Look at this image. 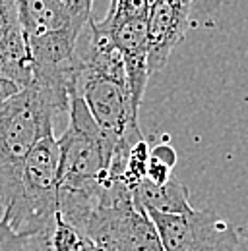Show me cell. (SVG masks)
Masks as SVG:
<instances>
[{
    "mask_svg": "<svg viewBox=\"0 0 248 251\" xmlns=\"http://www.w3.org/2000/svg\"><path fill=\"white\" fill-rule=\"evenodd\" d=\"M31 56L16 0H0V79L22 89L31 83Z\"/></svg>",
    "mask_w": 248,
    "mask_h": 251,
    "instance_id": "cell-10",
    "label": "cell"
},
{
    "mask_svg": "<svg viewBox=\"0 0 248 251\" xmlns=\"http://www.w3.org/2000/svg\"><path fill=\"white\" fill-rule=\"evenodd\" d=\"M20 91H22L20 85H16V83H12V81L0 79V108H2V104H4L6 100H10L14 95H18Z\"/></svg>",
    "mask_w": 248,
    "mask_h": 251,
    "instance_id": "cell-13",
    "label": "cell"
},
{
    "mask_svg": "<svg viewBox=\"0 0 248 251\" xmlns=\"http://www.w3.org/2000/svg\"><path fill=\"white\" fill-rule=\"evenodd\" d=\"M59 149L57 213L84 232L92 213L99 207L103 193L109 188V170L117 147L95 124L76 91H72L70 97L68 127L59 139Z\"/></svg>",
    "mask_w": 248,
    "mask_h": 251,
    "instance_id": "cell-2",
    "label": "cell"
},
{
    "mask_svg": "<svg viewBox=\"0 0 248 251\" xmlns=\"http://www.w3.org/2000/svg\"><path fill=\"white\" fill-rule=\"evenodd\" d=\"M86 251H103V250H101V248H97L95 244H92V242H90V244H88V248H86Z\"/></svg>",
    "mask_w": 248,
    "mask_h": 251,
    "instance_id": "cell-14",
    "label": "cell"
},
{
    "mask_svg": "<svg viewBox=\"0 0 248 251\" xmlns=\"http://www.w3.org/2000/svg\"><path fill=\"white\" fill-rule=\"evenodd\" d=\"M148 0H115L109 6L107 16L101 22L95 20L121 54L128 95L136 114L140 112L146 85L152 75L148 68Z\"/></svg>",
    "mask_w": 248,
    "mask_h": 251,
    "instance_id": "cell-6",
    "label": "cell"
},
{
    "mask_svg": "<svg viewBox=\"0 0 248 251\" xmlns=\"http://www.w3.org/2000/svg\"><path fill=\"white\" fill-rule=\"evenodd\" d=\"M134 205L146 213L161 215H185L192 211L188 188L175 176L163 186L144 180L134 191Z\"/></svg>",
    "mask_w": 248,
    "mask_h": 251,
    "instance_id": "cell-11",
    "label": "cell"
},
{
    "mask_svg": "<svg viewBox=\"0 0 248 251\" xmlns=\"http://www.w3.org/2000/svg\"><path fill=\"white\" fill-rule=\"evenodd\" d=\"M0 251H30V236L18 234L0 207Z\"/></svg>",
    "mask_w": 248,
    "mask_h": 251,
    "instance_id": "cell-12",
    "label": "cell"
},
{
    "mask_svg": "<svg viewBox=\"0 0 248 251\" xmlns=\"http://www.w3.org/2000/svg\"><path fill=\"white\" fill-rule=\"evenodd\" d=\"M163 251H239L241 232L212 209H192L185 215L148 213Z\"/></svg>",
    "mask_w": 248,
    "mask_h": 251,
    "instance_id": "cell-7",
    "label": "cell"
},
{
    "mask_svg": "<svg viewBox=\"0 0 248 251\" xmlns=\"http://www.w3.org/2000/svg\"><path fill=\"white\" fill-rule=\"evenodd\" d=\"M241 234H245V236H248V224L245 226V228H243V232H241Z\"/></svg>",
    "mask_w": 248,
    "mask_h": 251,
    "instance_id": "cell-15",
    "label": "cell"
},
{
    "mask_svg": "<svg viewBox=\"0 0 248 251\" xmlns=\"http://www.w3.org/2000/svg\"><path fill=\"white\" fill-rule=\"evenodd\" d=\"M68 104L51 91L31 81L0 108V207L4 213L20 193L22 168L31 149L49 133H55V120L68 112Z\"/></svg>",
    "mask_w": 248,
    "mask_h": 251,
    "instance_id": "cell-4",
    "label": "cell"
},
{
    "mask_svg": "<svg viewBox=\"0 0 248 251\" xmlns=\"http://www.w3.org/2000/svg\"><path fill=\"white\" fill-rule=\"evenodd\" d=\"M88 49L78 52L74 91L88 106L95 124L119 147L142 139L138 114L132 108L126 74L117 47L92 18Z\"/></svg>",
    "mask_w": 248,
    "mask_h": 251,
    "instance_id": "cell-3",
    "label": "cell"
},
{
    "mask_svg": "<svg viewBox=\"0 0 248 251\" xmlns=\"http://www.w3.org/2000/svg\"><path fill=\"white\" fill-rule=\"evenodd\" d=\"M59 139L49 133L26 158L18 199L4 213L18 234L31 236L55 219L59 211Z\"/></svg>",
    "mask_w": 248,
    "mask_h": 251,
    "instance_id": "cell-5",
    "label": "cell"
},
{
    "mask_svg": "<svg viewBox=\"0 0 248 251\" xmlns=\"http://www.w3.org/2000/svg\"><path fill=\"white\" fill-rule=\"evenodd\" d=\"M31 56V81L70 106L76 87L78 41L92 22V0H20Z\"/></svg>",
    "mask_w": 248,
    "mask_h": 251,
    "instance_id": "cell-1",
    "label": "cell"
},
{
    "mask_svg": "<svg viewBox=\"0 0 248 251\" xmlns=\"http://www.w3.org/2000/svg\"><path fill=\"white\" fill-rule=\"evenodd\" d=\"M84 234L103 251H163L155 224L134 201L99 205Z\"/></svg>",
    "mask_w": 248,
    "mask_h": 251,
    "instance_id": "cell-8",
    "label": "cell"
},
{
    "mask_svg": "<svg viewBox=\"0 0 248 251\" xmlns=\"http://www.w3.org/2000/svg\"><path fill=\"white\" fill-rule=\"evenodd\" d=\"M192 2L155 0L148 14V68L159 72L169 62L175 47L186 37L192 24Z\"/></svg>",
    "mask_w": 248,
    "mask_h": 251,
    "instance_id": "cell-9",
    "label": "cell"
}]
</instances>
